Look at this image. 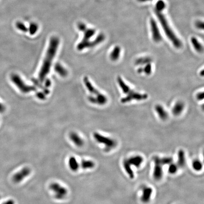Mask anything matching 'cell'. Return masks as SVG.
<instances>
[{
    "label": "cell",
    "instance_id": "1",
    "mask_svg": "<svg viewBox=\"0 0 204 204\" xmlns=\"http://www.w3.org/2000/svg\"><path fill=\"white\" fill-rule=\"evenodd\" d=\"M60 44V40L57 36H54L51 37L50 40L48 47L44 59L42 66L39 74V80L43 82L48 74L50 70L51 67L54 57L56 55L57 49L58 48Z\"/></svg>",
    "mask_w": 204,
    "mask_h": 204
},
{
    "label": "cell",
    "instance_id": "2",
    "mask_svg": "<svg viewBox=\"0 0 204 204\" xmlns=\"http://www.w3.org/2000/svg\"><path fill=\"white\" fill-rule=\"evenodd\" d=\"M78 29L84 33V37L82 40L78 44L77 48L81 51L85 48L94 47L103 42L105 39V36L103 34H99L96 39L93 41L89 40L96 34V30L93 29H88L86 25L82 22H79L78 24Z\"/></svg>",
    "mask_w": 204,
    "mask_h": 204
},
{
    "label": "cell",
    "instance_id": "3",
    "mask_svg": "<svg viewBox=\"0 0 204 204\" xmlns=\"http://www.w3.org/2000/svg\"><path fill=\"white\" fill-rule=\"evenodd\" d=\"M155 12L159 21L160 22L162 27L164 29V32L165 33L166 36L168 37V39L171 41L173 45L176 48H181L182 45V42L178 39V37L176 36L172 29L170 27L167 20L165 17L164 14L162 13V11L156 9Z\"/></svg>",
    "mask_w": 204,
    "mask_h": 204
},
{
    "label": "cell",
    "instance_id": "4",
    "mask_svg": "<svg viewBox=\"0 0 204 204\" xmlns=\"http://www.w3.org/2000/svg\"><path fill=\"white\" fill-rule=\"evenodd\" d=\"M84 82L89 93L94 95V96H90L88 97V100L91 103L94 104L101 105H104L107 103L108 101L107 98L94 87L88 77H85Z\"/></svg>",
    "mask_w": 204,
    "mask_h": 204
},
{
    "label": "cell",
    "instance_id": "5",
    "mask_svg": "<svg viewBox=\"0 0 204 204\" xmlns=\"http://www.w3.org/2000/svg\"><path fill=\"white\" fill-rule=\"evenodd\" d=\"M11 79L18 89L23 93H28L36 90L35 87L26 84L17 74H12L11 76Z\"/></svg>",
    "mask_w": 204,
    "mask_h": 204
},
{
    "label": "cell",
    "instance_id": "6",
    "mask_svg": "<svg viewBox=\"0 0 204 204\" xmlns=\"http://www.w3.org/2000/svg\"><path fill=\"white\" fill-rule=\"evenodd\" d=\"M93 137L96 141L100 144H103L105 147V148L108 150H110L116 146V142L113 139L107 137L104 135H101L97 132H94L93 133Z\"/></svg>",
    "mask_w": 204,
    "mask_h": 204
},
{
    "label": "cell",
    "instance_id": "7",
    "mask_svg": "<svg viewBox=\"0 0 204 204\" xmlns=\"http://www.w3.org/2000/svg\"><path fill=\"white\" fill-rule=\"evenodd\" d=\"M50 189L54 192L56 199H64L68 195V190L57 182L51 183L50 185Z\"/></svg>",
    "mask_w": 204,
    "mask_h": 204
},
{
    "label": "cell",
    "instance_id": "8",
    "mask_svg": "<svg viewBox=\"0 0 204 204\" xmlns=\"http://www.w3.org/2000/svg\"><path fill=\"white\" fill-rule=\"evenodd\" d=\"M148 98V95L147 94H141L135 92L134 91L131 92L130 93L127 94L126 97H124L121 99L122 103H129L133 100L136 101H142L146 100Z\"/></svg>",
    "mask_w": 204,
    "mask_h": 204
},
{
    "label": "cell",
    "instance_id": "9",
    "mask_svg": "<svg viewBox=\"0 0 204 204\" xmlns=\"http://www.w3.org/2000/svg\"><path fill=\"white\" fill-rule=\"evenodd\" d=\"M31 172V170L29 167L26 166L24 167L13 175L12 180L15 183H20L26 177H28L30 175Z\"/></svg>",
    "mask_w": 204,
    "mask_h": 204
},
{
    "label": "cell",
    "instance_id": "10",
    "mask_svg": "<svg viewBox=\"0 0 204 204\" xmlns=\"http://www.w3.org/2000/svg\"><path fill=\"white\" fill-rule=\"evenodd\" d=\"M150 24L153 39L156 43L161 42L162 40V37L157 23L154 19H151L150 21Z\"/></svg>",
    "mask_w": 204,
    "mask_h": 204
},
{
    "label": "cell",
    "instance_id": "11",
    "mask_svg": "<svg viewBox=\"0 0 204 204\" xmlns=\"http://www.w3.org/2000/svg\"><path fill=\"white\" fill-rule=\"evenodd\" d=\"M154 163H155V167H154V172H153V176L155 180H161L162 178V166L159 161V157L158 156H156L154 158Z\"/></svg>",
    "mask_w": 204,
    "mask_h": 204
},
{
    "label": "cell",
    "instance_id": "12",
    "mask_svg": "<svg viewBox=\"0 0 204 204\" xmlns=\"http://www.w3.org/2000/svg\"><path fill=\"white\" fill-rule=\"evenodd\" d=\"M70 138L71 141L78 147H81L84 144L83 139L75 132H71L70 134Z\"/></svg>",
    "mask_w": 204,
    "mask_h": 204
},
{
    "label": "cell",
    "instance_id": "13",
    "mask_svg": "<svg viewBox=\"0 0 204 204\" xmlns=\"http://www.w3.org/2000/svg\"><path fill=\"white\" fill-rule=\"evenodd\" d=\"M153 189L150 187H146L143 189L141 201L143 203H147L150 200L153 193Z\"/></svg>",
    "mask_w": 204,
    "mask_h": 204
},
{
    "label": "cell",
    "instance_id": "14",
    "mask_svg": "<svg viewBox=\"0 0 204 204\" xmlns=\"http://www.w3.org/2000/svg\"><path fill=\"white\" fill-rule=\"evenodd\" d=\"M127 160L131 165L134 166L138 168L142 164L144 159L141 156H136L128 158L127 159Z\"/></svg>",
    "mask_w": 204,
    "mask_h": 204
},
{
    "label": "cell",
    "instance_id": "15",
    "mask_svg": "<svg viewBox=\"0 0 204 204\" xmlns=\"http://www.w3.org/2000/svg\"><path fill=\"white\" fill-rule=\"evenodd\" d=\"M155 110L159 116V118L162 120H165L168 117L167 112L165 111V108L160 104H157L155 107Z\"/></svg>",
    "mask_w": 204,
    "mask_h": 204
},
{
    "label": "cell",
    "instance_id": "16",
    "mask_svg": "<svg viewBox=\"0 0 204 204\" xmlns=\"http://www.w3.org/2000/svg\"><path fill=\"white\" fill-rule=\"evenodd\" d=\"M184 108V104L182 102L179 101L173 106L172 109V113L173 115L178 116L182 113Z\"/></svg>",
    "mask_w": 204,
    "mask_h": 204
},
{
    "label": "cell",
    "instance_id": "17",
    "mask_svg": "<svg viewBox=\"0 0 204 204\" xmlns=\"http://www.w3.org/2000/svg\"><path fill=\"white\" fill-rule=\"evenodd\" d=\"M69 166L71 171L74 172H76L79 170V163L77 161L76 157L74 156H71L69 159L68 161Z\"/></svg>",
    "mask_w": 204,
    "mask_h": 204
},
{
    "label": "cell",
    "instance_id": "18",
    "mask_svg": "<svg viewBox=\"0 0 204 204\" xmlns=\"http://www.w3.org/2000/svg\"><path fill=\"white\" fill-rule=\"evenodd\" d=\"M117 81L119 85L122 89V91L125 94H128L130 93L131 91H133V90H132L129 86H128L124 82V81L121 77L118 78Z\"/></svg>",
    "mask_w": 204,
    "mask_h": 204
},
{
    "label": "cell",
    "instance_id": "19",
    "mask_svg": "<svg viewBox=\"0 0 204 204\" xmlns=\"http://www.w3.org/2000/svg\"><path fill=\"white\" fill-rule=\"evenodd\" d=\"M54 70L56 73L62 77H66L68 75V71L62 64L56 63L54 66Z\"/></svg>",
    "mask_w": 204,
    "mask_h": 204
},
{
    "label": "cell",
    "instance_id": "20",
    "mask_svg": "<svg viewBox=\"0 0 204 204\" xmlns=\"http://www.w3.org/2000/svg\"><path fill=\"white\" fill-rule=\"evenodd\" d=\"M178 167L182 168L185 166L186 164L185 155V153L183 150H180L178 152Z\"/></svg>",
    "mask_w": 204,
    "mask_h": 204
},
{
    "label": "cell",
    "instance_id": "21",
    "mask_svg": "<svg viewBox=\"0 0 204 204\" xmlns=\"http://www.w3.org/2000/svg\"><path fill=\"white\" fill-rule=\"evenodd\" d=\"M121 51V49L120 46H115L110 54V57L111 59L113 61H116L118 60L120 58Z\"/></svg>",
    "mask_w": 204,
    "mask_h": 204
},
{
    "label": "cell",
    "instance_id": "22",
    "mask_svg": "<svg viewBox=\"0 0 204 204\" xmlns=\"http://www.w3.org/2000/svg\"><path fill=\"white\" fill-rule=\"evenodd\" d=\"M191 44H192L193 47L194 48L196 52L199 53H201L203 52V47L202 44L199 42L196 38L195 37H192L191 38Z\"/></svg>",
    "mask_w": 204,
    "mask_h": 204
},
{
    "label": "cell",
    "instance_id": "23",
    "mask_svg": "<svg viewBox=\"0 0 204 204\" xmlns=\"http://www.w3.org/2000/svg\"><path fill=\"white\" fill-rule=\"evenodd\" d=\"M123 165L125 171L127 173L128 176L130 177V178L131 179H133L134 177V172L132 169L131 166L130 164H128L127 159L124 160L123 162Z\"/></svg>",
    "mask_w": 204,
    "mask_h": 204
},
{
    "label": "cell",
    "instance_id": "24",
    "mask_svg": "<svg viewBox=\"0 0 204 204\" xmlns=\"http://www.w3.org/2000/svg\"><path fill=\"white\" fill-rule=\"evenodd\" d=\"M95 163L91 160H84L81 162V167L84 170L91 169L94 168Z\"/></svg>",
    "mask_w": 204,
    "mask_h": 204
},
{
    "label": "cell",
    "instance_id": "25",
    "mask_svg": "<svg viewBox=\"0 0 204 204\" xmlns=\"http://www.w3.org/2000/svg\"><path fill=\"white\" fill-rule=\"evenodd\" d=\"M152 59L150 57H141L135 60V63L137 65H146L152 62Z\"/></svg>",
    "mask_w": 204,
    "mask_h": 204
},
{
    "label": "cell",
    "instance_id": "26",
    "mask_svg": "<svg viewBox=\"0 0 204 204\" xmlns=\"http://www.w3.org/2000/svg\"><path fill=\"white\" fill-rule=\"evenodd\" d=\"M39 25L35 22H31L29 25L28 31L29 32L31 35H34L39 30Z\"/></svg>",
    "mask_w": 204,
    "mask_h": 204
},
{
    "label": "cell",
    "instance_id": "27",
    "mask_svg": "<svg viewBox=\"0 0 204 204\" xmlns=\"http://www.w3.org/2000/svg\"><path fill=\"white\" fill-rule=\"evenodd\" d=\"M16 26L18 29L20 30L22 32H26L28 31V28L22 22L18 21L16 24Z\"/></svg>",
    "mask_w": 204,
    "mask_h": 204
},
{
    "label": "cell",
    "instance_id": "28",
    "mask_svg": "<svg viewBox=\"0 0 204 204\" xmlns=\"http://www.w3.org/2000/svg\"><path fill=\"white\" fill-rule=\"evenodd\" d=\"M192 167L196 171H200L203 167L202 162L199 160H195L193 162Z\"/></svg>",
    "mask_w": 204,
    "mask_h": 204
},
{
    "label": "cell",
    "instance_id": "29",
    "mask_svg": "<svg viewBox=\"0 0 204 204\" xmlns=\"http://www.w3.org/2000/svg\"><path fill=\"white\" fill-rule=\"evenodd\" d=\"M159 161L161 165L162 166L164 165H170L172 163L173 159L172 157H164V158H160Z\"/></svg>",
    "mask_w": 204,
    "mask_h": 204
},
{
    "label": "cell",
    "instance_id": "30",
    "mask_svg": "<svg viewBox=\"0 0 204 204\" xmlns=\"http://www.w3.org/2000/svg\"><path fill=\"white\" fill-rule=\"evenodd\" d=\"M165 7V4L162 0H159L156 3V9L163 11Z\"/></svg>",
    "mask_w": 204,
    "mask_h": 204
},
{
    "label": "cell",
    "instance_id": "31",
    "mask_svg": "<svg viewBox=\"0 0 204 204\" xmlns=\"http://www.w3.org/2000/svg\"><path fill=\"white\" fill-rule=\"evenodd\" d=\"M178 166L177 165L175 164H170L169 168H168V172L171 174H175L178 171Z\"/></svg>",
    "mask_w": 204,
    "mask_h": 204
},
{
    "label": "cell",
    "instance_id": "32",
    "mask_svg": "<svg viewBox=\"0 0 204 204\" xmlns=\"http://www.w3.org/2000/svg\"><path fill=\"white\" fill-rule=\"evenodd\" d=\"M143 70H144V73L146 75H150L152 73V64L151 63L146 64L145 67L143 68Z\"/></svg>",
    "mask_w": 204,
    "mask_h": 204
},
{
    "label": "cell",
    "instance_id": "33",
    "mask_svg": "<svg viewBox=\"0 0 204 204\" xmlns=\"http://www.w3.org/2000/svg\"><path fill=\"white\" fill-rule=\"evenodd\" d=\"M196 26L198 29H200L203 30L204 29V23L203 22L200 21H198L196 23Z\"/></svg>",
    "mask_w": 204,
    "mask_h": 204
},
{
    "label": "cell",
    "instance_id": "34",
    "mask_svg": "<svg viewBox=\"0 0 204 204\" xmlns=\"http://www.w3.org/2000/svg\"><path fill=\"white\" fill-rule=\"evenodd\" d=\"M196 99H198L199 101H202L204 99V92H201L199 93L198 94H196Z\"/></svg>",
    "mask_w": 204,
    "mask_h": 204
},
{
    "label": "cell",
    "instance_id": "35",
    "mask_svg": "<svg viewBox=\"0 0 204 204\" xmlns=\"http://www.w3.org/2000/svg\"><path fill=\"white\" fill-rule=\"evenodd\" d=\"M36 96H37V97L39 98V99H41V100H44L45 99V94H43L42 93H38L36 94Z\"/></svg>",
    "mask_w": 204,
    "mask_h": 204
},
{
    "label": "cell",
    "instance_id": "36",
    "mask_svg": "<svg viewBox=\"0 0 204 204\" xmlns=\"http://www.w3.org/2000/svg\"><path fill=\"white\" fill-rule=\"evenodd\" d=\"M15 204V202L14 200L12 199H10L8 200H7L5 202H4V203H2V204Z\"/></svg>",
    "mask_w": 204,
    "mask_h": 204
},
{
    "label": "cell",
    "instance_id": "37",
    "mask_svg": "<svg viewBox=\"0 0 204 204\" xmlns=\"http://www.w3.org/2000/svg\"><path fill=\"white\" fill-rule=\"evenodd\" d=\"M6 108L5 105H3L2 103H0V113H2L5 111Z\"/></svg>",
    "mask_w": 204,
    "mask_h": 204
},
{
    "label": "cell",
    "instance_id": "38",
    "mask_svg": "<svg viewBox=\"0 0 204 204\" xmlns=\"http://www.w3.org/2000/svg\"><path fill=\"white\" fill-rule=\"evenodd\" d=\"M138 73L139 74H141L142 73H144V70H143V67H139L138 69Z\"/></svg>",
    "mask_w": 204,
    "mask_h": 204
},
{
    "label": "cell",
    "instance_id": "39",
    "mask_svg": "<svg viewBox=\"0 0 204 204\" xmlns=\"http://www.w3.org/2000/svg\"><path fill=\"white\" fill-rule=\"evenodd\" d=\"M51 85V82L50 80L49 79H47L45 81V86L49 87Z\"/></svg>",
    "mask_w": 204,
    "mask_h": 204
},
{
    "label": "cell",
    "instance_id": "40",
    "mask_svg": "<svg viewBox=\"0 0 204 204\" xmlns=\"http://www.w3.org/2000/svg\"><path fill=\"white\" fill-rule=\"evenodd\" d=\"M138 1L140 2H146L150 1L152 0H138Z\"/></svg>",
    "mask_w": 204,
    "mask_h": 204
},
{
    "label": "cell",
    "instance_id": "41",
    "mask_svg": "<svg viewBox=\"0 0 204 204\" xmlns=\"http://www.w3.org/2000/svg\"><path fill=\"white\" fill-rule=\"evenodd\" d=\"M200 76H202V77H203V76H204V70H202L200 71Z\"/></svg>",
    "mask_w": 204,
    "mask_h": 204
},
{
    "label": "cell",
    "instance_id": "42",
    "mask_svg": "<svg viewBox=\"0 0 204 204\" xmlns=\"http://www.w3.org/2000/svg\"><path fill=\"white\" fill-rule=\"evenodd\" d=\"M1 196H0V199H1Z\"/></svg>",
    "mask_w": 204,
    "mask_h": 204
}]
</instances>
